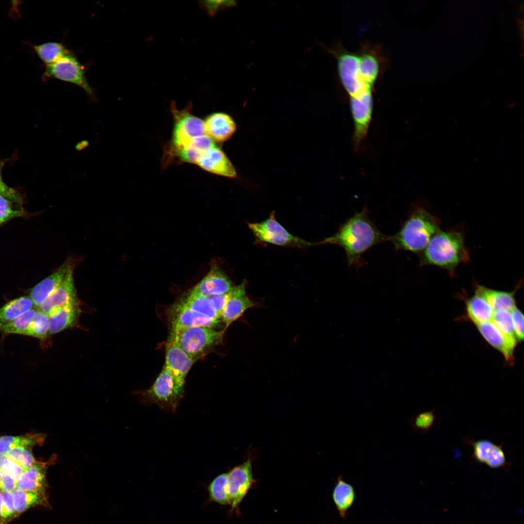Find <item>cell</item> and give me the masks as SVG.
Returning <instances> with one entry per match:
<instances>
[{
    "label": "cell",
    "mask_w": 524,
    "mask_h": 524,
    "mask_svg": "<svg viewBox=\"0 0 524 524\" xmlns=\"http://www.w3.org/2000/svg\"><path fill=\"white\" fill-rule=\"evenodd\" d=\"M389 240L390 236L377 229L370 218L369 210L364 207L340 225L334 234L314 245L340 246L345 252L348 266L358 269L365 263L362 257L364 253L374 246Z\"/></svg>",
    "instance_id": "6da1fadb"
},
{
    "label": "cell",
    "mask_w": 524,
    "mask_h": 524,
    "mask_svg": "<svg viewBox=\"0 0 524 524\" xmlns=\"http://www.w3.org/2000/svg\"><path fill=\"white\" fill-rule=\"evenodd\" d=\"M328 50L337 60L339 78L349 101L373 99V87L380 71L377 53L366 47L357 52Z\"/></svg>",
    "instance_id": "7a4b0ae2"
},
{
    "label": "cell",
    "mask_w": 524,
    "mask_h": 524,
    "mask_svg": "<svg viewBox=\"0 0 524 524\" xmlns=\"http://www.w3.org/2000/svg\"><path fill=\"white\" fill-rule=\"evenodd\" d=\"M419 266L434 265L455 276V269L470 260L464 233L458 230H439L419 254Z\"/></svg>",
    "instance_id": "3957f363"
},
{
    "label": "cell",
    "mask_w": 524,
    "mask_h": 524,
    "mask_svg": "<svg viewBox=\"0 0 524 524\" xmlns=\"http://www.w3.org/2000/svg\"><path fill=\"white\" fill-rule=\"evenodd\" d=\"M440 222L422 206L414 205L399 231L390 236L395 252L406 250L419 254L439 230Z\"/></svg>",
    "instance_id": "277c9868"
},
{
    "label": "cell",
    "mask_w": 524,
    "mask_h": 524,
    "mask_svg": "<svg viewBox=\"0 0 524 524\" xmlns=\"http://www.w3.org/2000/svg\"><path fill=\"white\" fill-rule=\"evenodd\" d=\"M184 385L164 366L152 386L139 392L138 395L141 403L156 404L163 409L173 411L182 398Z\"/></svg>",
    "instance_id": "5b68a950"
},
{
    "label": "cell",
    "mask_w": 524,
    "mask_h": 524,
    "mask_svg": "<svg viewBox=\"0 0 524 524\" xmlns=\"http://www.w3.org/2000/svg\"><path fill=\"white\" fill-rule=\"evenodd\" d=\"M224 330L213 328L198 326L187 328L170 335L169 340L174 341L190 357L196 360L222 341Z\"/></svg>",
    "instance_id": "8992f818"
},
{
    "label": "cell",
    "mask_w": 524,
    "mask_h": 524,
    "mask_svg": "<svg viewBox=\"0 0 524 524\" xmlns=\"http://www.w3.org/2000/svg\"><path fill=\"white\" fill-rule=\"evenodd\" d=\"M190 107L178 110L174 102L171 104V111L174 119V126L169 149L166 151L173 153L189 146L196 137L206 134L204 121L193 115Z\"/></svg>",
    "instance_id": "52a82bcc"
},
{
    "label": "cell",
    "mask_w": 524,
    "mask_h": 524,
    "mask_svg": "<svg viewBox=\"0 0 524 524\" xmlns=\"http://www.w3.org/2000/svg\"><path fill=\"white\" fill-rule=\"evenodd\" d=\"M43 78L46 80L57 79L73 84L83 89L93 100L97 98L87 80L85 66L72 52L55 63L46 66Z\"/></svg>",
    "instance_id": "ba28073f"
},
{
    "label": "cell",
    "mask_w": 524,
    "mask_h": 524,
    "mask_svg": "<svg viewBox=\"0 0 524 524\" xmlns=\"http://www.w3.org/2000/svg\"><path fill=\"white\" fill-rule=\"evenodd\" d=\"M275 215L273 212L263 221L248 223L257 242L288 247H303L314 245V243L289 232L278 222Z\"/></svg>",
    "instance_id": "9c48e42d"
},
{
    "label": "cell",
    "mask_w": 524,
    "mask_h": 524,
    "mask_svg": "<svg viewBox=\"0 0 524 524\" xmlns=\"http://www.w3.org/2000/svg\"><path fill=\"white\" fill-rule=\"evenodd\" d=\"M463 442L473 448V458L478 463L491 468L508 469L511 463L507 460L503 444L497 445L488 440H475L466 435Z\"/></svg>",
    "instance_id": "30bf717a"
},
{
    "label": "cell",
    "mask_w": 524,
    "mask_h": 524,
    "mask_svg": "<svg viewBox=\"0 0 524 524\" xmlns=\"http://www.w3.org/2000/svg\"><path fill=\"white\" fill-rule=\"evenodd\" d=\"M253 482L251 462L249 459L227 473V490L229 505L232 508L238 506Z\"/></svg>",
    "instance_id": "8fae6325"
},
{
    "label": "cell",
    "mask_w": 524,
    "mask_h": 524,
    "mask_svg": "<svg viewBox=\"0 0 524 524\" xmlns=\"http://www.w3.org/2000/svg\"><path fill=\"white\" fill-rule=\"evenodd\" d=\"M57 460V455L53 454L47 461H37L23 472L16 481V488L45 495L47 488V471Z\"/></svg>",
    "instance_id": "7c38bea8"
},
{
    "label": "cell",
    "mask_w": 524,
    "mask_h": 524,
    "mask_svg": "<svg viewBox=\"0 0 524 524\" xmlns=\"http://www.w3.org/2000/svg\"><path fill=\"white\" fill-rule=\"evenodd\" d=\"M77 260L72 257L67 259L51 275L43 279L30 292V297L37 308L63 282L68 273L74 269Z\"/></svg>",
    "instance_id": "4fadbf2b"
},
{
    "label": "cell",
    "mask_w": 524,
    "mask_h": 524,
    "mask_svg": "<svg viewBox=\"0 0 524 524\" xmlns=\"http://www.w3.org/2000/svg\"><path fill=\"white\" fill-rule=\"evenodd\" d=\"M171 332L173 335L192 327L203 326L214 328L220 320H214L198 313L180 302L173 308L171 316Z\"/></svg>",
    "instance_id": "5bb4252c"
},
{
    "label": "cell",
    "mask_w": 524,
    "mask_h": 524,
    "mask_svg": "<svg viewBox=\"0 0 524 524\" xmlns=\"http://www.w3.org/2000/svg\"><path fill=\"white\" fill-rule=\"evenodd\" d=\"M233 287L229 278L216 264L213 263L206 276L188 293L194 295L210 296L228 293Z\"/></svg>",
    "instance_id": "9a60e30c"
},
{
    "label": "cell",
    "mask_w": 524,
    "mask_h": 524,
    "mask_svg": "<svg viewBox=\"0 0 524 524\" xmlns=\"http://www.w3.org/2000/svg\"><path fill=\"white\" fill-rule=\"evenodd\" d=\"M74 269L63 282L45 299L38 310L48 314L51 310L79 304L73 278Z\"/></svg>",
    "instance_id": "2e32d148"
},
{
    "label": "cell",
    "mask_w": 524,
    "mask_h": 524,
    "mask_svg": "<svg viewBox=\"0 0 524 524\" xmlns=\"http://www.w3.org/2000/svg\"><path fill=\"white\" fill-rule=\"evenodd\" d=\"M246 294V283L233 287L229 296L221 315V319L226 328L238 319L248 309L255 306Z\"/></svg>",
    "instance_id": "e0dca14e"
},
{
    "label": "cell",
    "mask_w": 524,
    "mask_h": 524,
    "mask_svg": "<svg viewBox=\"0 0 524 524\" xmlns=\"http://www.w3.org/2000/svg\"><path fill=\"white\" fill-rule=\"evenodd\" d=\"M195 361L174 341L168 340L164 366L176 379L184 384L186 377Z\"/></svg>",
    "instance_id": "ac0fdd59"
},
{
    "label": "cell",
    "mask_w": 524,
    "mask_h": 524,
    "mask_svg": "<svg viewBox=\"0 0 524 524\" xmlns=\"http://www.w3.org/2000/svg\"><path fill=\"white\" fill-rule=\"evenodd\" d=\"M209 172L228 178L237 176L231 162L219 148L214 147L204 152L196 164Z\"/></svg>",
    "instance_id": "d6986e66"
},
{
    "label": "cell",
    "mask_w": 524,
    "mask_h": 524,
    "mask_svg": "<svg viewBox=\"0 0 524 524\" xmlns=\"http://www.w3.org/2000/svg\"><path fill=\"white\" fill-rule=\"evenodd\" d=\"M204 124L206 134L212 140L220 142L229 139L236 129L232 117L221 112L210 115L206 117Z\"/></svg>",
    "instance_id": "ffe728a7"
},
{
    "label": "cell",
    "mask_w": 524,
    "mask_h": 524,
    "mask_svg": "<svg viewBox=\"0 0 524 524\" xmlns=\"http://www.w3.org/2000/svg\"><path fill=\"white\" fill-rule=\"evenodd\" d=\"M80 313L79 304L51 310L47 314L49 317V334H56L75 326Z\"/></svg>",
    "instance_id": "44dd1931"
},
{
    "label": "cell",
    "mask_w": 524,
    "mask_h": 524,
    "mask_svg": "<svg viewBox=\"0 0 524 524\" xmlns=\"http://www.w3.org/2000/svg\"><path fill=\"white\" fill-rule=\"evenodd\" d=\"M484 338L491 345L499 351L509 362L513 360V351L516 346L508 340L491 321L476 324Z\"/></svg>",
    "instance_id": "7402d4cb"
},
{
    "label": "cell",
    "mask_w": 524,
    "mask_h": 524,
    "mask_svg": "<svg viewBox=\"0 0 524 524\" xmlns=\"http://www.w3.org/2000/svg\"><path fill=\"white\" fill-rule=\"evenodd\" d=\"M475 287V293L482 297L494 311L500 310L510 311L516 307L514 293L517 289L509 292L490 289L477 284Z\"/></svg>",
    "instance_id": "603a6c76"
},
{
    "label": "cell",
    "mask_w": 524,
    "mask_h": 524,
    "mask_svg": "<svg viewBox=\"0 0 524 524\" xmlns=\"http://www.w3.org/2000/svg\"><path fill=\"white\" fill-rule=\"evenodd\" d=\"M332 497L340 517L345 519L349 509L356 499V491L352 485L344 480L342 475L337 478Z\"/></svg>",
    "instance_id": "cb8c5ba5"
},
{
    "label": "cell",
    "mask_w": 524,
    "mask_h": 524,
    "mask_svg": "<svg viewBox=\"0 0 524 524\" xmlns=\"http://www.w3.org/2000/svg\"><path fill=\"white\" fill-rule=\"evenodd\" d=\"M47 437L42 433L26 434L17 436H4L0 438V454L6 455L11 449L23 447L32 448L41 446Z\"/></svg>",
    "instance_id": "d4e9b609"
},
{
    "label": "cell",
    "mask_w": 524,
    "mask_h": 524,
    "mask_svg": "<svg viewBox=\"0 0 524 524\" xmlns=\"http://www.w3.org/2000/svg\"><path fill=\"white\" fill-rule=\"evenodd\" d=\"M467 314L475 324L491 321L494 311L486 301L476 293L466 301Z\"/></svg>",
    "instance_id": "484cf974"
},
{
    "label": "cell",
    "mask_w": 524,
    "mask_h": 524,
    "mask_svg": "<svg viewBox=\"0 0 524 524\" xmlns=\"http://www.w3.org/2000/svg\"><path fill=\"white\" fill-rule=\"evenodd\" d=\"M34 304L29 296H21L11 300L0 309V325L13 320L33 309Z\"/></svg>",
    "instance_id": "4316f807"
},
{
    "label": "cell",
    "mask_w": 524,
    "mask_h": 524,
    "mask_svg": "<svg viewBox=\"0 0 524 524\" xmlns=\"http://www.w3.org/2000/svg\"><path fill=\"white\" fill-rule=\"evenodd\" d=\"M33 50L46 66L51 65L71 52L61 42H49L35 45Z\"/></svg>",
    "instance_id": "83f0119b"
},
{
    "label": "cell",
    "mask_w": 524,
    "mask_h": 524,
    "mask_svg": "<svg viewBox=\"0 0 524 524\" xmlns=\"http://www.w3.org/2000/svg\"><path fill=\"white\" fill-rule=\"evenodd\" d=\"M179 302L192 310L211 319L219 320L221 318L208 296L188 293Z\"/></svg>",
    "instance_id": "f1b7e54d"
},
{
    "label": "cell",
    "mask_w": 524,
    "mask_h": 524,
    "mask_svg": "<svg viewBox=\"0 0 524 524\" xmlns=\"http://www.w3.org/2000/svg\"><path fill=\"white\" fill-rule=\"evenodd\" d=\"M11 493L16 514L21 513L32 507L42 505L46 502V496L37 493L16 488Z\"/></svg>",
    "instance_id": "f546056e"
},
{
    "label": "cell",
    "mask_w": 524,
    "mask_h": 524,
    "mask_svg": "<svg viewBox=\"0 0 524 524\" xmlns=\"http://www.w3.org/2000/svg\"><path fill=\"white\" fill-rule=\"evenodd\" d=\"M37 311V310L33 308L10 322L0 325V332L4 334L24 335Z\"/></svg>",
    "instance_id": "4dcf8cb0"
},
{
    "label": "cell",
    "mask_w": 524,
    "mask_h": 524,
    "mask_svg": "<svg viewBox=\"0 0 524 524\" xmlns=\"http://www.w3.org/2000/svg\"><path fill=\"white\" fill-rule=\"evenodd\" d=\"M491 321L508 340L516 345L517 339L509 311L500 310L494 311Z\"/></svg>",
    "instance_id": "1f68e13d"
},
{
    "label": "cell",
    "mask_w": 524,
    "mask_h": 524,
    "mask_svg": "<svg viewBox=\"0 0 524 524\" xmlns=\"http://www.w3.org/2000/svg\"><path fill=\"white\" fill-rule=\"evenodd\" d=\"M227 473L216 476L209 484L208 491L210 500L219 504H229L227 490Z\"/></svg>",
    "instance_id": "d6a6232c"
},
{
    "label": "cell",
    "mask_w": 524,
    "mask_h": 524,
    "mask_svg": "<svg viewBox=\"0 0 524 524\" xmlns=\"http://www.w3.org/2000/svg\"><path fill=\"white\" fill-rule=\"evenodd\" d=\"M25 214L22 203L12 200L0 194V226L15 217Z\"/></svg>",
    "instance_id": "836d02e7"
},
{
    "label": "cell",
    "mask_w": 524,
    "mask_h": 524,
    "mask_svg": "<svg viewBox=\"0 0 524 524\" xmlns=\"http://www.w3.org/2000/svg\"><path fill=\"white\" fill-rule=\"evenodd\" d=\"M49 317L47 314L37 310V312L24 333L41 340L46 338L49 334Z\"/></svg>",
    "instance_id": "e575fe53"
},
{
    "label": "cell",
    "mask_w": 524,
    "mask_h": 524,
    "mask_svg": "<svg viewBox=\"0 0 524 524\" xmlns=\"http://www.w3.org/2000/svg\"><path fill=\"white\" fill-rule=\"evenodd\" d=\"M436 420L435 409L420 412L410 418L409 424L414 430L426 433L434 426Z\"/></svg>",
    "instance_id": "d590c367"
},
{
    "label": "cell",
    "mask_w": 524,
    "mask_h": 524,
    "mask_svg": "<svg viewBox=\"0 0 524 524\" xmlns=\"http://www.w3.org/2000/svg\"><path fill=\"white\" fill-rule=\"evenodd\" d=\"M6 455L10 459L20 465L25 470L37 461L33 455L32 448L30 447L14 448L9 450Z\"/></svg>",
    "instance_id": "8d00e7d4"
},
{
    "label": "cell",
    "mask_w": 524,
    "mask_h": 524,
    "mask_svg": "<svg viewBox=\"0 0 524 524\" xmlns=\"http://www.w3.org/2000/svg\"><path fill=\"white\" fill-rule=\"evenodd\" d=\"M0 469L3 470L16 481L25 470L18 464L10 459L6 455L0 454Z\"/></svg>",
    "instance_id": "74e56055"
},
{
    "label": "cell",
    "mask_w": 524,
    "mask_h": 524,
    "mask_svg": "<svg viewBox=\"0 0 524 524\" xmlns=\"http://www.w3.org/2000/svg\"><path fill=\"white\" fill-rule=\"evenodd\" d=\"M4 163V162L0 161V194L12 200L23 204L20 194L16 190L6 185L2 180V170Z\"/></svg>",
    "instance_id": "f35d334b"
},
{
    "label": "cell",
    "mask_w": 524,
    "mask_h": 524,
    "mask_svg": "<svg viewBox=\"0 0 524 524\" xmlns=\"http://www.w3.org/2000/svg\"><path fill=\"white\" fill-rule=\"evenodd\" d=\"M2 494L1 517L2 521H6L15 516L16 512L11 493L2 492Z\"/></svg>",
    "instance_id": "ab89813d"
},
{
    "label": "cell",
    "mask_w": 524,
    "mask_h": 524,
    "mask_svg": "<svg viewBox=\"0 0 524 524\" xmlns=\"http://www.w3.org/2000/svg\"><path fill=\"white\" fill-rule=\"evenodd\" d=\"M510 311L516 339L521 341L524 339L523 314L516 307Z\"/></svg>",
    "instance_id": "60d3db41"
},
{
    "label": "cell",
    "mask_w": 524,
    "mask_h": 524,
    "mask_svg": "<svg viewBox=\"0 0 524 524\" xmlns=\"http://www.w3.org/2000/svg\"><path fill=\"white\" fill-rule=\"evenodd\" d=\"M16 480L0 469V489L2 492L11 493L16 489Z\"/></svg>",
    "instance_id": "b9f144b4"
},
{
    "label": "cell",
    "mask_w": 524,
    "mask_h": 524,
    "mask_svg": "<svg viewBox=\"0 0 524 524\" xmlns=\"http://www.w3.org/2000/svg\"><path fill=\"white\" fill-rule=\"evenodd\" d=\"M229 293L208 296L221 318L222 313L229 298Z\"/></svg>",
    "instance_id": "7bdbcfd3"
},
{
    "label": "cell",
    "mask_w": 524,
    "mask_h": 524,
    "mask_svg": "<svg viewBox=\"0 0 524 524\" xmlns=\"http://www.w3.org/2000/svg\"><path fill=\"white\" fill-rule=\"evenodd\" d=\"M204 6L210 14L213 15L219 8L232 6L235 4L234 1H205Z\"/></svg>",
    "instance_id": "ee69618b"
},
{
    "label": "cell",
    "mask_w": 524,
    "mask_h": 524,
    "mask_svg": "<svg viewBox=\"0 0 524 524\" xmlns=\"http://www.w3.org/2000/svg\"><path fill=\"white\" fill-rule=\"evenodd\" d=\"M88 145V141L84 140L78 143L76 145L75 148L77 151H80L86 148Z\"/></svg>",
    "instance_id": "f6af8a7d"
},
{
    "label": "cell",
    "mask_w": 524,
    "mask_h": 524,
    "mask_svg": "<svg viewBox=\"0 0 524 524\" xmlns=\"http://www.w3.org/2000/svg\"><path fill=\"white\" fill-rule=\"evenodd\" d=\"M2 501V492H0V517L1 516V509Z\"/></svg>",
    "instance_id": "bcb514c9"
}]
</instances>
